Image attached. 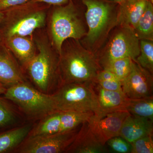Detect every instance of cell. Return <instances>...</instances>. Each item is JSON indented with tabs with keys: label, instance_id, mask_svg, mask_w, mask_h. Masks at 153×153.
Here are the masks:
<instances>
[{
	"label": "cell",
	"instance_id": "cell-20",
	"mask_svg": "<svg viewBox=\"0 0 153 153\" xmlns=\"http://www.w3.org/2000/svg\"><path fill=\"white\" fill-rule=\"evenodd\" d=\"M28 123L15 104L0 94V128H9Z\"/></svg>",
	"mask_w": 153,
	"mask_h": 153
},
{
	"label": "cell",
	"instance_id": "cell-11",
	"mask_svg": "<svg viewBox=\"0 0 153 153\" xmlns=\"http://www.w3.org/2000/svg\"><path fill=\"white\" fill-rule=\"evenodd\" d=\"M152 74L133 60L129 74L122 81L123 93L129 98L153 97Z\"/></svg>",
	"mask_w": 153,
	"mask_h": 153
},
{
	"label": "cell",
	"instance_id": "cell-8",
	"mask_svg": "<svg viewBox=\"0 0 153 153\" xmlns=\"http://www.w3.org/2000/svg\"><path fill=\"white\" fill-rule=\"evenodd\" d=\"M120 26L111 37L103 52L96 57L101 68L111 61L121 58H130L135 61L139 55L140 40L134 29L128 26Z\"/></svg>",
	"mask_w": 153,
	"mask_h": 153
},
{
	"label": "cell",
	"instance_id": "cell-30",
	"mask_svg": "<svg viewBox=\"0 0 153 153\" xmlns=\"http://www.w3.org/2000/svg\"><path fill=\"white\" fill-rule=\"evenodd\" d=\"M108 1H110L113 2L117 3V4H120L124 2L126 0H108Z\"/></svg>",
	"mask_w": 153,
	"mask_h": 153
},
{
	"label": "cell",
	"instance_id": "cell-23",
	"mask_svg": "<svg viewBox=\"0 0 153 153\" xmlns=\"http://www.w3.org/2000/svg\"><path fill=\"white\" fill-rule=\"evenodd\" d=\"M140 53L135 62L151 74L153 73V41L140 40Z\"/></svg>",
	"mask_w": 153,
	"mask_h": 153
},
{
	"label": "cell",
	"instance_id": "cell-21",
	"mask_svg": "<svg viewBox=\"0 0 153 153\" xmlns=\"http://www.w3.org/2000/svg\"><path fill=\"white\" fill-rule=\"evenodd\" d=\"M125 109L134 116L145 118L153 121V97L129 98L128 97Z\"/></svg>",
	"mask_w": 153,
	"mask_h": 153
},
{
	"label": "cell",
	"instance_id": "cell-2",
	"mask_svg": "<svg viewBox=\"0 0 153 153\" xmlns=\"http://www.w3.org/2000/svg\"><path fill=\"white\" fill-rule=\"evenodd\" d=\"M35 44L38 52L24 68L25 75L37 90L52 95L61 84L59 55L46 38H36Z\"/></svg>",
	"mask_w": 153,
	"mask_h": 153
},
{
	"label": "cell",
	"instance_id": "cell-1",
	"mask_svg": "<svg viewBox=\"0 0 153 153\" xmlns=\"http://www.w3.org/2000/svg\"><path fill=\"white\" fill-rule=\"evenodd\" d=\"M78 41L68 39L62 46L59 62L61 84H94L102 69L94 53L83 48Z\"/></svg>",
	"mask_w": 153,
	"mask_h": 153
},
{
	"label": "cell",
	"instance_id": "cell-18",
	"mask_svg": "<svg viewBox=\"0 0 153 153\" xmlns=\"http://www.w3.org/2000/svg\"><path fill=\"white\" fill-rule=\"evenodd\" d=\"M93 86L103 115L114 111H126L125 107L128 97L123 91L105 90L95 83Z\"/></svg>",
	"mask_w": 153,
	"mask_h": 153
},
{
	"label": "cell",
	"instance_id": "cell-29",
	"mask_svg": "<svg viewBox=\"0 0 153 153\" xmlns=\"http://www.w3.org/2000/svg\"><path fill=\"white\" fill-rule=\"evenodd\" d=\"M70 0H32L33 2L43 3L49 5L59 6L66 4Z\"/></svg>",
	"mask_w": 153,
	"mask_h": 153
},
{
	"label": "cell",
	"instance_id": "cell-16",
	"mask_svg": "<svg viewBox=\"0 0 153 153\" xmlns=\"http://www.w3.org/2000/svg\"><path fill=\"white\" fill-rule=\"evenodd\" d=\"M153 123L152 121L148 119L129 114L124 121L120 136L131 143L143 137L153 134Z\"/></svg>",
	"mask_w": 153,
	"mask_h": 153
},
{
	"label": "cell",
	"instance_id": "cell-24",
	"mask_svg": "<svg viewBox=\"0 0 153 153\" xmlns=\"http://www.w3.org/2000/svg\"><path fill=\"white\" fill-rule=\"evenodd\" d=\"M133 61L130 58H121L111 61L102 68L112 72L122 82L129 74Z\"/></svg>",
	"mask_w": 153,
	"mask_h": 153
},
{
	"label": "cell",
	"instance_id": "cell-17",
	"mask_svg": "<svg viewBox=\"0 0 153 153\" xmlns=\"http://www.w3.org/2000/svg\"><path fill=\"white\" fill-rule=\"evenodd\" d=\"M34 124L28 122L14 127L0 128V153H13L27 136Z\"/></svg>",
	"mask_w": 153,
	"mask_h": 153
},
{
	"label": "cell",
	"instance_id": "cell-14",
	"mask_svg": "<svg viewBox=\"0 0 153 153\" xmlns=\"http://www.w3.org/2000/svg\"><path fill=\"white\" fill-rule=\"evenodd\" d=\"M92 132L88 121L80 126L76 137L65 153H101L106 152Z\"/></svg>",
	"mask_w": 153,
	"mask_h": 153
},
{
	"label": "cell",
	"instance_id": "cell-9",
	"mask_svg": "<svg viewBox=\"0 0 153 153\" xmlns=\"http://www.w3.org/2000/svg\"><path fill=\"white\" fill-rule=\"evenodd\" d=\"M93 113L55 111L34 123L28 136L52 134L73 130L87 121Z\"/></svg>",
	"mask_w": 153,
	"mask_h": 153
},
{
	"label": "cell",
	"instance_id": "cell-13",
	"mask_svg": "<svg viewBox=\"0 0 153 153\" xmlns=\"http://www.w3.org/2000/svg\"><path fill=\"white\" fill-rule=\"evenodd\" d=\"M28 81L25 71L14 55L0 43V86L6 89Z\"/></svg>",
	"mask_w": 153,
	"mask_h": 153
},
{
	"label": "cell",
	"instance_id": "cell-15",
	"mask_svg": "<svg viewBox=\"0 0 153 153\" xmlns=\"http://www.w3.org/2000/svg\"><path fill=\"white\" fill-rule=\"evenodd\" d=\"M1 42L10 50L23 69L37 54L36 44L27 36H12Z\"/></svg>",
	"mask_w": 153,
	"mask_h": 153
},
{
	"label": "cell",
	"instance_id": "cell-28",
	"mask_svg": "<svg viewBox=\"0 0 153 153\" xmlns=\"http://www.w3.org/2000/svg\"><path fill=\"white\" fill-rule=\"evenodd\" d=\"M32 0H0V12H3L7 9L21 5Z\"/></svg>",
	"mask_w": 153,
	"mask_h": 153
},
{
	"label": "cell",
	"instance_id": "cell-10",
	"mask_svg": "<svg viewBox=\"0 0 153 153\" xmlns=\"http://www.w3.org/2000/svg\"><path fill=\"white\" fill-rule=\"evenodd\" d=\"M80 126L61 133L27 136L13 153H65L74 140Z\"/></svg>",
	"mask_w": 153,
	"mask_h": 153
},
{
	"label": "cell",
	"instance_id": "cell-25",
	"mask_svg": "<svg viewBox=\"0 0 153 153\" xmlns=\"http://www.w3.org/2000/svg\"><path fill=\"white\" fill-rule=\"evenodd\" d=\"M131 144V153H153V134L143 137Z\"/></svg>",
	"mask_w": 153,
	"mask_h": 153
},
{
	"label": "cell",
	"instance_id": "cell-31",
	"mask_svg": "<svg viewBox=\"0 0 153 153\" xmlns=\"http://www.w3.org/2000/svg\"><path fill=\"white\" fill-rule=\"evenodd\" d=\"M6 89L5 88H3V87H1L0 86V94H4L5 91Z\"/></svg>",
	"mask_w": 153,
	"mask_h": 153
},
{
	"label": "cell",
	"instance_id": "cell-7",
	"mask_svg": "<svg viewBox=\"0 0 153 153\" xmlns=\"http://www.w3.org/2000/svg\"><path fill=\"white\" fill-rule=\"evenodd\" d=\"M86 7L85 17L88 32L85 39L88 47H96L112 26L117 24L112 6L103 0H82Z\"/></svg>",
	"mask_w": 153,
	"mask_h": 153
},
{
	"label": "cell",
	"instance_id": "cell-5",
	"mask_svg": "<svg viewBox=\"0 0 153 153\" xmlns=\"http://www.w3.org/2000/svg\"><path fill=\"white\" fill-rule=\"evenodd\" d=\"M94 84L65 83L52 96L56 111L78 113L91 112L103 116L99 105Z\"/></svg>",
	"mask_w": 153,
	"mask_h": 153
},
{
	"label": "cell",
	"instance_id": "cell-33",
	"mask_svg": "<svg viewBox=\"0 0 153 153\" xmlns=\"http://www.w3.org/2000/svg\"><path fill=\"white\" fill-rule=\"evenodd\" d=\"M152 3L153 2V0H150Z\"/></svg>",
	"mask_w": 153,
	"mask_h": 153
},
{
	"label": "cell",
	"instance_id": "cell-19",
	"mask_svg": "<svg viewBox=\"0 0 153 153\" xmlns=\"http://www.w3.org/2000/svg\"><path fill=\"white\" fill-rule=\"evenodd\" d=\"M148 0H126L120 4L117 24L134 29L144 12Z\"/></svg>",
	"mask_w": 153,
	"mask_h": 153
},
{
	"label": "cell",
	"instance_id": "cell-32",
	"mask_svg": "<svg viewBox=\"0 0 153 153\" xmlns=\"http://www.w3.org/2000/svg\"><path fill=\"white\" fill-rule=\"evenodd\" d=\"M4 13L3 12H0V25H1V22L2 20ZM0 43H1V39H0Z\"/></svg>",
	"mask_w": 153,
	"mask_h": 153
},
{
	"label": "cell",
	"instance_id": "cell-22",
	"mask_svg": "<svg viewBox=\"0 0 153 153\" xmlns=\"http://www.w3.org/2000/svg\"><path fill=\"white\" fill-rule=\"evenodd\" d=\"M134 31L140 40H153V3L148 0L144 12L137 23Z\"/></svg>",
	"mask_w": 153,
	"mask_h": 153
},
{
	"label": "cell",
	"instance_id": "cell-12",
	"mask_svg": "<svg viewBox=\"0 0 153 153\" xmlns=\"http://www.w3.org/2000/svg\"><path fill=\"white\" fill-rule=\"evenodd\" d=\"M129 114L126 111H118L102 117L94 114L87 121L99 141L105 146L108 140L120 136L124 121Z\"/></svg>",
	"mask_w": 153,
	"mask_h": 153
},
{
	"label": "cell",
	"instance_id": "cell-4",
	"mask_svg": "<svg viewBox=\"0 0 153 153\" xmlns=\"http://www.w3.org/2000/svg\"><path fill=\"white\" fill-rule=\"evenodd\" d=\"M1 95L16 106L28 122L35 123L56 111L52 95L37 90L28 80L7 88Z\"/></svg>",
	"mask_w": 153,
	"mask_h": 153
},
{
	"label": "cell",
	"instance_id": "cell-27",
	"mask_svg": "<svg viewBox=\"0 0 153 153\" xmlns=\"http://www.w3.org/2000/svg\"><path fill=\"white\" fill-rule=\"evenodd\" d=\"M102 88L107 90L113 91H123L122 82L114 80H98L95 82Z\"/></svg>",
	"mask_w": 153,
	"mask_h": 153
},
{
	"label": "cell",
	"instance_id": "cell-26",
	"mask_svg": "<svg viewBox=\"0 0 153 153\" xmlns=\"http://www.w3.org/2000/svg\"><path fill=\"white\" fill-rule=\"evenodd\" d=\"M106 143L113 152L131 153V144L120 136L115 137L110 139L107 141Z\"/></svg>",
	"mask_w": 153,
	"mask_h": 153
},
{
	"label": "cell",
	"instance_id": "cell-3",
	"mask_svg": "<svg viewBox=\"0 0 153 153\" xmlns=\"http://www.w3.org/2000/svg\"><path fill=\"white\" fill-rule=\"evenodd\" d=\"M49 6L31 1L3 11L0 25L1 42L12 36L32 37L36 30L46 25Z\"/></svg>",
	"mask_w": 153,
	"mask_h": 153
},
{
	"label": "cell",
	"instance_id": "cell-6",
	"mask_svg": "<svg viewBox=\"0 0 153 153\" xmlns=\"http://www.w3.org/2000/svg\"><path fill=\"white\" fill-rule=\"evenodd\" d=\"M55 7L50 19V34L52 44L60 55L64 41L69 39L79 40L86 33L71 0L66 4Z\"/></svg>",
	"mask_w": 153,
	"mask_h": 153
}]
</instances>
